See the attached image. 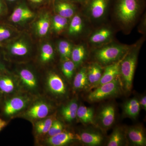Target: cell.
<instances>
[{"label":"cell","instance_id":"6da1fadb","mask_svg":"<svg viewBox=\"0 0 146 146\" xmlns=\"http://www.w3.org/2000/svg\"><path fill=\"white\" fill-rule=\"evenodd\" d=\"M141 0H116L115 11L118 21L124 25L133 23L141 8Z\"/></svg>","mask_w":146,"mask_h":146},{"label":"cell","instance_id":"7a4b0ae2","mask_svg":"<svg viewBox=\"0 0 146 146\" xmlns=\"http://www.w3.org/2000/svg\"><path fill=\"white\" fill-rule=\"evenodd\" d=\"M138 49L134 48L129 50L123 58L120 64V74L126 91H130L137 63Z\"/></svg>","mask_w":146,"mask_h":146},{"label":"cell","instance_id":"3957f363","mask_svg":"<svg viewBox=\"0 0 146 146\" xmlns=\"http://www.w3.org/2000/svg\"><path fill=\"white\" fill-rule=\"evenodd\" d=\"M129 50V47L125 45H108L97 50L94 56L100 63L108 65L120 60Z\"/></svg>","mask_w":146,"mask_h":146},{"label":"cell","instance_id":"277c9868","mask_svg":"<svg viewBox=\"0 0 146 146\" xmlns=\"http://www.w3.org/2000/svg\"><path fill=\"white\" fill-rule=\"evenodd\" d=\"M121 84L118 77L110 82L96 87L87 97L89 101L96 102L117 96L121 93Z\"/></svg>","mask_w":146,"mask_h":146},{"label":"cell","instance_id":"5b68a950","mask_svg":"<svg viewBox=\"0 0 146 146\" xmlns=\"http://www.w3.org/2000/svg\"><path fill=\"white\" fill-rule=\"evenodd\" d=\"M110 0H87L85 4L93 19L97 20L103 17L106 12Z\"/></svg>","mask_w":146,"mask_h":146},{"label":"cell","instance_id":"8992f818","mask_svg":"<svg viewBox=\"0 0 146 146\" xmlns=\"http://www.w3.org/2000/svg\"><path fill=\"white\" fill-rule=\"evenodd\" d=\"M29 102V99L26 97H13L6 102L4 113L6 116H12L25 108Z\"/></svg>","mask_w":146,"mask_h":146},{"label":"cell","instance_id":"52a82bcc","mask_svg":"<svg viewBox=\"0 0 146 146\" xmlns=\"http://www.w3.org/2000/svg\"><path fill=\"white\" fill-rule=\"evenodd\" d=\"M123 57L118 61L108 65L103 73L99 82L92 88H96L102 84L110 82L117 77L120 74V64Z\"/></svg>","mask_w":146,"mask_h":146},{"label":"cell","instance_id":"ba28073f","mask_svg":"<svg viewBox=\"0 0 146 146\" xmlns=\"http://www.w3.org/2000/svg\"><path fill=\"white\" fill-rule=\"evenodd\" d=\"M75 140L80 141V136L69 131H62L47 139L48 145L53 146H61L67 145Z\"/></svg>","mask_w":146,"mask_h":146},{"label":"cell","instance_id":"9c48e42d","mask_svg":"<svg viewBox=\"0 0 146 146\" xmlns=\"http://www.w3.org/2000/svg\"><path fill=\"white\" fill-rule=\"evenodd\" d=\"M115 108L112 104L106 105L100 111L98 115V121L100 125L104 129H107L112 126L115 121Z\"/></svg>","mask_w":146,"mask_h":146},{"label":"cell","instance_id":"30bf717a","mask_svg":"<svg viewBox=\"0 0 146 146\" xmlns=\"http://www.w3.org/2000/svg\"><path fill=\"white\" fill-rule=\"evenodd\" d=\"M127 135L129 141L134 145H146L145 133L143 128L141 126H134L129 128L127 132Z\"/></svg>","mask_w":146,"mask_h":146},{"label":"cell","instance_id":"8fae6325","mask_svg":"<svg viewBox=\"0 0 146 146\" xmlns=\"http://www.w3.org/2000/svg\"><path fill=\"white\" fill-rule=\"evenodd\" d=\"M50 109L49 105L44 102H39L29 108L26 112V115L34 119H43L47 117Z\"/></svg>","mask_w":146,"mask_h":146},{"label":"cell","instance_id":"7c38bea8","mask_svg":"<svg viewBox=\"0 0 146 146\" xmlns=\"http://www.w3.org/2000/svg\"><path fill=\"white\" fill-rule=\"evenodd\" d=\"M47 84L50 91L57 96H63L66 93V86L62 79L57 74L51 73L48 77Z\"/></svg>","mask_w":146,"mask_h":146},{"label":"cell","instance_id":"4fadbf2b","mask_svg":"<svg viewBox=\"0 0 146 146\" xmlns=\"http://www.w3.org/2000/svg\"><path fill=\"white\" fill-rule=\"evenodd\" d=\"M34 13L24 5H21L15 9L10 17V20L15 23H23L33 18Z\"/></svg>","mask_w":146,"mask_h":146},{"label":"cell","instance_id":"5bb4252c","mask_svg":"<svg viewBox=\"0 0 146 146\" xmlns=\"http://www.w3.org/2000/svg\"><path fill=\"white\" fill-rule=\"evenodd\" d=\"M54 7L58 15L68 19L72 17L75 13V6L68 0H55Z\"/></svg>","mask_w":146,"mask_h":146},{"label":"cell","instance_id":"9a60e30c","mask_svg":"<svg viewBox=\"0 0 146 146\" xmlns=\"http://www.w3.org/2000/svg\"><path fill=\"white\" fill-rule=\"evenodd\" d=\"M80 141L87 145L94 146L101 145L103 141V137L99 132L91 131H82L80 135Z\"/></svg>","mask_w":146,"mask_h":146},{"label":"cell","instance_id":"2e32d148","mask_svg":"<svg viewBox=\"0 0 146 146\" xmlns=\"http://www.w3.org/2000/svg\"><path fill=\"white\" fill-rule=\"evenodd\" d=\"M112 31L108 28H103L94 32L90 37V42L95 44H103L112 37Z\"/></svg>","mask_w":146,"mask_h":146},{"label":"cell","instance_id":"e0dca14e","mask_svg":"<svg viewBox=\"0 0 146 146\" xmlns=\"http://www.w3.org/2000/svg\"><path fill=\"white\" fill-rule=\"evenodd\" d=\"M78 107L76 100H73L62 108L61 115L66 121L71 122L75 119Z\"/></svg>","mask_w":146,"mask_h":146},{"label":"cell","instance_id":"ac0fdd59","mask_svg":"<svg viewBox=\"0 0 146 146\" xmlns=\"http://www.w3.org/2000/svg\"><path fill=\"white\" fill-rule=\"evenodd\" d=\"M140 106L139 101L137 99H131L126 102L123 105V113L129 117L135 119L138 117L140 112Z\"/></svg>","mask_w":146,"mask_h":146},{"label":"cell","instance_id":"d6986e66","mask_svg":"<svg viewBox=\"0 0 146 146\" xmlns=\"http://www.w3.org/2000/svg\"><path fill=\"white\" fill-rule=\"evenodd\" d=\"M102 70L100 65L97 63L92 64L87 69L88 80L92 87L96 85L101 78L103 74Z\"/></svg>","mask_w":146,"mask_h":146},{"label":"cell","instance_id":"ffe728a7","mask_svg":"<svg viewBox=\"0 0 146 146\" xmlns=\"http://www.w3.org/2000/svg\"><path fill=\"white\" fill-rule=\"evenodd\" d=\"M87 68L83 67L77 74L74 79V87L76 90H80L87 88L89 85Z\"/></svg>","mask_w":146,"mask_h":146},{"label":"cell","instance_id":"44dd1931","mask_svg":"<svg viewBox=\"0 0 146 146\" xmlns=\"http://www.w3.org/2000/svg\"><path fill=\"white\" fill-rule=\"evenodd\" d=\"M76 117L85 124L94 123V110L91 108L81 106L78 108Z\"/></svg>","mask_w":146,"mask_h":146},{"label":"cell","instance_id":"7402d4cb","mask_svg":"<svg viewBox=\"0 0 146 146\" xmlns=\"http://www.w3.org/2000/svg\"><path fill=\"white\" fill-rule=\"evenodd\" d=\"M55 119L56 115H54L37 122L35 125L36 133L39 135H44L48 133Z\"/></svg>","mask_w":146,"mask_h":146},{"label":"cell","instance_id":"603a6c76","mask_svg":"<svg viewBox=\"0 0 146 146\" xmlns=\"http://www.w3.org/2000/svg\"><path fill=\"white\" fill-rule=\"evenodd\" d=\"M20 76L23 83L29 89H34L37 86L35 76L31 71L24 69L20 72Z\"/></svg>","mask_w":146,"mask_h":146},{"label":"cell","instance_id":"cb8c5ba5","mask_svg":"<svg viewBox=\"0 0 146 146\" xmlns=\"http://www.w3.org/2000/svg\"><path fill=\"white\" fill-rule=\"evenodd\" d=\"M11 54L16 56H23L29 52V48L26 43L23 40H19L12 43L8 48Z\"/></svg>","mask_w":146,"mask_h":146},{"label":"cell","instance_id":"d4e9b609","mask_svg":"<svg viewBox=\"0 0 146 146\" xmlns=\"http://www.w3.org/2000/svg\"><path fill=\"white\" fill-rule=\"evenodd\" d=\"M86 50L82 45H79L72 50L71 58L76 67L81 65L86 56Z\"/></svg>","mask_w":146,"mask_h":146},{"label":"cell","instance_id":"484cf974","mask_svg":"<svg viewBox=\"0 0 146 146\" xmlns=\"http://www.w3.org/2000/svg\"><path fill=\"white\" fill-rule=\"evenodd\" d=\"M84 27L83 19L80 15H75L71 21L68 33L70 35H77L80 34Z\"/></svg>","mask_w":146,"mask_h":146},{"label":"cell","instance_id":"4316f807","mask_svg":"<svg viewBox=\"0 0 146 146\" xmlns=\"http://www.w3.org/2000/svg\"><path fill=\"white\" fill-rule=\"evenodd\" d=\"M50 24L49 16L48 14L42 16L36 24L35 28L37 34L40 36L46 35L49 30Z\"/></svg>","mask_w":146,"mask_h":146},{"label":"cell","instance_id":"83f0119b","mask_svg":"<svg viewBox=\"0 0 146 146\" xmlns=\"http://www.w3.org/2000/svg\"><path fill=\"white\" fill-rule=\"evenodd\" d=\"M15 82L10 77L6 75H0V92L9 94L14 91Z\"/></svg>","mask_w":146,"mask_h":146},{"label":"cell","instance_id":"f1b7e54d","mask_svg":"<svg viewBox=\"0 0 146 146\" xmlns=\"http://www.w3.org/2000/svg\"><path fill=\"white\" fill-rule=\"evenodd\" d=\"M125 142V136L123 131L120 128L115 129L110 136L107 143L108 146L122 145Z\"/></svg>","mask_w":146,"mask_h":146},{"label":"cell","instance_id":"f546056e","mask_svg":"<svg viewBox=\"0 0 146 146\" xmlns=\"http://www.w3.org/2000/svg\"><path fill=\"white\" fill-rule=\"evenodd\" d=\"M58 50L60 56L64 61L70 60L72 48L70 42L67 41H60L58 44Z\"/></svg>","mask_w":146,"mask_h":146},{"label":"cell","instance_id":"4dcf8cb0","mask_svg":"<svg viewBox=\"0 0 146 146\" xmlns=\"http://www.w3.org/2000/svg\"><path fill=\"white\" fill-rule=\"evenodd\" d=\"M68 24V18L56 15L54 17L53 19V29L55 32L59 33L65 29Z\"/></svg>","mask_w":146,"mask_h":146},{"label":"cell","instance_id":"1f68e13d","mask_svg":"<svg viewBox=\"0 0 146 146\" xmlns=\"http://www.w3.org/2000/svg\"><path fill=\"white\" fill-rule=\"evenodd\" d=\"M54 54L53 48L50 44H45L42 46L40 55V58L42 62L46 63L51 60L54 57Z\"/></svg>","mask_w":146,"mask_h":146},{"label":"cell","instance_id":"d6a6232c","mask_svg":"<svg viewBox=\"0 0 146 146\" xmlns=\"http://www.w3.org/2000/svg\"><path fill=\"white\" fill-rule=\"evenodd\" d=\"M76 66L74 63L70 60L64 61L62 65V71L63 74L67 78L70 79L74 74Z\"/></svg>","mask_w":146,"mask_h":146},{"label":"cell","instance_id":"836d02e7","mask_svg":"<svg viewBox=\"0 0 146 146\" xmlns=\"http://www.w3.org/2000/svg\"><path fill=\"white\" fill-rule=\"evenodd\" d=\"M63 125L62 122L59 120L56 119L47 133L48 136L51 137L61 133L63 131Z\"/></svg>","mask_w":146,"mask_h":146},{"label":"cell","instance_id":"e575fe53","mask_svg":"<svg viewBox=\"0 0 146 146\" xmlns=\"http://www.w3.org/2000/svg\"><path fill=\"white\" fill-rule=\"evenodd\" d=\"M11 30L4 25H0V45L10 38L12 35Z\"/></svg>","mask_w":146,"mask_h":146},{"label":"cell","instance_id":"d590c367","mask_svg":"<svg viewBox=\"0 0 146 146\" xmlns=\"http://www.w3.org/2000/svg\"><path fill=\"white\" fill-rule=\"evenodd\" d=\"M6 7L5 0H0V18L5 12Z\"/></svg>","mask_w":146,"mask_h":146},{"label":"cell","instance_id":"8d00e7d4","mask_svg":"<svg viewBox=\"0 0 146 146\" xmlns=\"http://www.w3.org/2000/svg\"><path fill=\"white\" fill-rule=\"evenodd\" d=\"M139 101L140 106L143 108L144 110H146V96H145L142 97Z\"/></svg>","mask_w":146,"mask_h":146},{"label":"cell","instance_id":"74e56055","mask_svg":"<svg viewBox=\"0 0 146 146\" xmlns=\"http://www.w3.org/2000/svg\"><path fill=\"white\" fill-rule=\"evenodd\" d=\"M7 125V123L5 121L2 119L1 118H0V131L5 127Z\"/></svg>","mask_w":146,"mask_h":146},{"label":"cell","instance_id":"f35d334b","mask_svg":"<svg viewBox=\"0 0 146 146\" xmlns=\"http://www.w3.org/2000/svg\"><path fill=\"white\" fill-rule=\"evenodd\" d=\"M68 1H70L71 2L77 3L82 4H85L87 0H68Z\"/></svg>","mask_w":146,"mask_h":146},{"label":"cell","instance_id":"ab89813d","mask_svg":"<svg viewBox=\"0 0 146 146\" xmlns=\"http://www.w3.org/2000/svg\"><path fill=\"white\" fill-rule=\"evenodd\" d=\"M45 0H29L31 2L34 3L39 4L43 2Z\"/></svg>","mask_w":146,"mask_h":146},{"label":"cell","instance_id":"60d3db41","mask_svg":"<svg viewBox=\"0 0 146 146\" xmlns=\"http://www.w3.org/2000/svg\"><path fill=\"white\" fill-rule=\"evenodd\" d=\"M5 1H7L9 2H13L17 0H5Z\"/></svg>","mask_w":146,"mask_h":146},{"label":"cell","instance_id":"b9f144b4","mask_svg":"<svg viewBox=\"0 0 146 146\" xmlns=\"http://www.w3.org/2000/svg\"><path fill=\"white\" fill-rule=\"evenodd\" d=\"M1 62H0V69H1Z\"/></svg>","mask_w":146,"mask_h":146}]
</instances>
